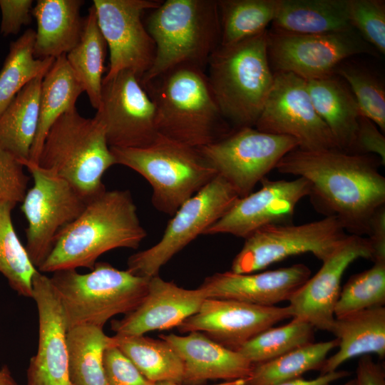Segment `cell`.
<instances>
[{
    "instance_id": "38",
    "label": "cell",
    "mask_w": 385,
    "mask_h": 385,
    "mask_svg": "<svg viewBox=\"0 0 385 385\" xmlns=\"http://www.w3.org/2000/svg\"><path fill=\"white\" fill-rule=\"evenodd\" d=\"M334 74L349 86L359 106L361 115L373 121L385 132V87L381 78L365 66L344 61Z\"/></svg>"
},
{
    "instance_id": "46",
    "label": "cell",
    "mask_w": 385,
    "mask_h": 385,
    "mask_svg": "<svg viewBox=\"0 0 385 385\" xmlns=\"http://www.w3.org/2000/svg\"><path fill=\"white\" fill-rule=\"evenodd\" d=\"M367 237L374 250L373 262L385 260V206L379 209L373 216Z\"/></svg>"
},
{
    "instance_id": "37",
    "label": "cell",
    "mask_w": 385,
    "mask_h": 385,
    "mask_svg": "<svg viewBox=\"0 0 385 385\" xmlns=\"http://www.w3.org/2000/svg\"><path fill=\"white\" fill-rule=\"evenodd\" d=\"M292 319L285 325L272 327L260 332L237 351L255 365L273 360L314 342V327L302 319Z\"/></svg>"
},
{
    "instance_id": "10",
    "label": "cell",
    "mask_w": 385,
    "mask_h": 385,
    "mask_svg": "<svg viewBox=\"0 0 385 385\" xmlns=\"http://www.w3.org/2000/svg\"><path fill=\"white\" fill-rule=\"evenodd\" d=\"M298 145L293 138L245 127L197 149L217 175L243 197Z\"/></svg>"
},
{
    "instance_id": "45",
    "label": "cell",
    "mask_w": 385,
    "mask_h": 385,
    "mask_svg": "<svg viewBox=\"0 0 385 385\" xmlns=\"http://www.w3.org/2000/svg\"><path fill=\"white\" fill-rule=\"evenodd\" d=\"M354 385H385V371L370 355L361 356L356 370Z\"/></svg>"
},
{
    "instance_id": "33",
    "label": "cell",
    "mask_w": 385,
    "mask_h": 385,
    "mask_svg": "<svg viewBox=\"0 0 385 385\" xmlns=\"http://www.w3.org/2000/svg\"><path fill=\"white\" fill-rule=\"evenodd\" d=\"M337 346V339L312 342L273 360L255 364L245 385H274L301 378L309 371H320L329 353Z\"/></svg>"
},
{
    "instance_id": "20",
    "label": "cell",
    "mask_w": 385,
    "mask_h": 385,
    "mask_svg": "<svg viewBox=\"0 0 385 385\" xmlns=\"http://www.w3.org/2000/svg\"><path fill=\"white\" fill-rule=\"evenodd\" d=\"M32 298L38 310V343L30 359L27 385H71L64 310L50 277L39 271L33 278Z\"/></svg>"
},
{
    "instance_id": "24",
    "label": "cell",
    "mask_w": 385,
    "mask_h": 385,
    "mask_svg": "<svg viewBox=\"0 0 385 385\" xmlns=\"http://www.w3.org/2000/svg\"><path fill=\"white\" fill-rule=\"evenodd\" d=\"M339 349L327 358L321 374L337 371L345 361L374 354L385 357V307H379L336 317L331 332Z\"/></svg>"
},
{
    "instance_id": "18",
    "label": "cell",
    "mask_w": 385,
    "mask_h": 385,
    "mask_svg": "<svg viewBox=\"0 0 385 385\" xmlns=\"http://www.w3.org/2000/svg\"><path fill=\"white\" fill-rule=\"evenodd\" d=\"M288 318H292L289 306L264 307L206 298L178 329L181 333L202 332L225 347L237 351L260 332Z\"/></svg>"
},
{
    "instance_id": "50",
    "label": "cell",
    "mask_w": 385,
    "mask_h": 385,
    "mask_svg": "<svg viewBox=\"0 0 385 385\" xmlns=\"http://www.w3.org/2000/svg\"><path fill=\"white\" fill-rule=\"evenodd\" d=\"M342 385H354V379L349 380V381L346 382L345 384Z\"/></svg>"
},
{
    "instance_id": "16",
    "label": "cell",
    "mask_w": 385,
    "mask_h": 385,
    "mask_svg": "<svg viewBox=\"0 0 385 385\" xmlns=\"http://www.w3.org/2000/svg\"><path fill=\"white\" fill-rule=\"evenodd\" d=\"M162 1L94 0L98 24L110 52L108 79L121 71L133 73L141 81L151 68L155 43L142 20L146 10Z\"/></svg>"
},
{
    "instance_id": "48",
    "label": "cell",
    "mask_w": 385,
    "mask_h": 385,
    "mask_svg": "<svg viewBox=\"0 0 385 385\" xmlns=\"http://www.w3.org/2000/svg\"><path fill=\"white\" fill-rule=\"evenodd\" d=\"M0 385H17L6 366L0 370Z\"/></svg>"
},
{
    "instance_id": "26",
    "label": "cell",
    "mask_w": 385,
    "mask_h": 385,
    "mask_svg": "<svg viewBox=\"0 0 385 385\" xmlns=\"http://www.w3.org/2000/svg\"><path fill=\"white\" fill-rule=\"evenodd\" d=\"M306 81L313 106L337 148L352 153L361 113L349 86L336 74Z\"/></svg>"
},
{
    "instance_id": "23",
    "label": "cell",
    "mask_w": 385,
    "mask_h": 385,
    "mask_svg": "<svg viewBox=\"0 0 385 385\" xmlns=\"http://www.w3.org/2000/svg\"><path fill=\"white\" fill-rule=\"evenodd\" d=\"M160 339L170 344L182 359L184 384L247 379L254 366L239 351L225 347L200 332L186 336L161 334Z\"/></svg>"
},
{
    "instance_id": "19",
    "label": "cell",
    "mask_w": 385,
    "mask_h": 385,
    "mask_svg": "<svg viewBox=\"0 0 385 385\" xmlns=\"http://www.w3.org/2000/svg\"><path fill=\"white\" fill-rule=\"evenodd\" d=\"M260 183L258 190L239 197L203 235L229 234L245 239L266 226L291 224L298 202L309 195L307 181L302 178L272 180L266 177Z\"/></svg>"
},
{
    "instance_id": "13",
    "label": "cell",
    "mask_w": 385,
    "mask_h": 385,
    "mask_svg": "<svg viewBox=\"0 0 385 385\" xmlns=\"http://www.w3.org/2000/svg\"><path fill=\"white\" fill-rule=\"evenodd\" d=\"M267 50L272 70L292 73L308 81L334 75L337 67L359 54L377 51L354 29L322 34L267 33Z\"/></svg>"
},
{
    "instance_id": "17",
    "label": "cell",
    "mask_w": 385,
    "mask_h": 385,
    "mask_svg": "<svg viewBox=\"0 0 385 385\" xmlns=\"http://www.w3.org/2000/svg\"><path fill=\"white\" fill-rule=\"evenodd\" d=\"M359 258L373 261L371 242L368 237L348 235L322 262L319 271L292 296L288 306L292 318L302 319L314 329L331 332L342 277L349 266Z\"/></svg>"
},
{
    "instance_id": "9",
    "label": "cell",
    "mask_w": 385,
    "mask_h": 385,
    "mask_svg": "<svg viewBox=\"0 0 385 385\" xmlns=\"http://www.w3.org/2000/svg\"><path fill=\"white\" fill-rule=\"evenodd\" d=\"M238 198L230 185L217 175L178 208L155 245L128 257L127 270L148 278L158 275L164 265L198 235H203Z\"/></svg>"
},
{
    "instance_id": "7",
    "label": "cell",
    "mask_w": 385,
    "mask_h": 385,
    "mask_svg": "<svg viewBox=\"0 0 385 385\" xmlns=\"http://www.w3.org/2000/svg\"><path fill=\"white\" fill-rule=\"evenodd\" d=\"M110 148L115 164L149 183L153 205L171 216L217 175L197 148L162 135L146 147Z\"/></svg>"
},
{
    "instance_id": "34",
    "label": "cell",
    "mask_w": 385,
    "mask_h": 385,
    "mask_svg": "<svg viewBox=\"0 0 385 385\" xmlns=\"http://www.w3.org/2000/svg\"><path fill=\"white\" fill-rule=\"evenodd\" d=\"M35 34L34 30L28 29L10 44L0 71V115L25 85L44 76L55 60L34 56Z\"/></svg>"
},
{
    "instance_id": "5",
    "label": "cell",
    "mask_w": 385,
    "mask_h": 385,
    "mask_svg": "<svg viewBox=\"0 0 385 385\" xmlns=\"http://www.w3.org/2000/svg\"><path fill=\"white\" fill-rule=\"evenodd\" d=\"M267 30L210 56L209 83L225 119L234 129L255 127L272 88L274 72L268 60Z\"/></svg>"
},
{
    "instance_id": "22",
    "label": "cell",
    "mask_w": 385,
    "mask_h": 385,
    "mask_svg": "<svg viewBox=\"0 0 385 385\" xmlns=\"http://www.w3.org/2000/svg\"><path fill=\"white\" fill-rule=\"evenodd\" d=\"M310 275V269L304 264L247 274L227 271L207 277L200 288L206 298L272 307L289 301Z\"/></svg>"
},
{
    "instance_id": "30",
    "label": "cell",
    "mask_w": 385,
    "mask_h": 385,
    "mask_svg": "<svg viewBox=\"0 0 385 385\" xmlns=\"http://www.w3.org/2000/svg\"><path fill=\"white\" fill-rule=\"evenodd\" d=\"M111 344L118 348L148 380L153 383L173 381L183 384V361L164 340L144 335L115 334L111 337Z\"/></svg>"
},
{
    "instance_id": "4",
    "label": "cell",
    "mask_w": 385,
    "mask_h": 385,
    "mask_svg": "<svg viewBox=\"0 0 385 385\" xmlns=\"http://www.w3.org/2000/svg\"><path fill=\"white\" fill-rule=\"evenodd\" d=\"M155 43V56L143 84L180 66L204 70L221 41V27L215 0H168L144 22Z\"/></svg>"
},
{
    "instance_id": "27",
    "label": "cell",
    "mask_w": 385,
    "mask_h": 385,
    "mask_svg": "<svg viewBox=\"0 0 385 385\" xmlns=\"http://www.w3.org/2000/svg\"><path fill=\"white\" fill-rule=\"evenodd\" d=\"M351 29L348 0H279L271 30L292 34H322Z\"/></svg>"
},
{
    "instance_id": "21",
    "label": "cell",
    "mask_w": 385,
    "mask_h": 385,
    "mask_svg": "<svg viewBox=\"0 0 385 385\" xmlns=\"http://www.w3.org/2000/svg\"><path fill=\"white\" fill-rule=\"evenodd\" d=\"M206 299L201 288L188 289L158 275L150 278L148 290L137 307L111 322L117 335L139 336L178 327L195 314Z\"/></svg>"
},
{
    "instance_id": "14",
    "label": "cell",
    "mask_w": 385,
    "mask_h": 385,
    "mask_svg": "<svg viewBox=\"0 0 385 385\" xmlns=\"http://www.w3.org/2000/svg\"><path fill=\"white\" fill-rule=\"evenodd\" d=\"M255 128L293 138L304 150L338 148L313 106L306 80L292 73H274L272 88Z\"/></svg>"
},
{
    "instance_id": "29",
    "label": "cell",
    "mask_w": 385,
    "mask_h": 385,
    "mask_svg": "<svg viewBox=\"0 0 385 385\" xmlns=\"http://www.w3.org/2000/svg\"><path fill=\"white\" fill-rule=\"evenodd\" d=\"M43 78L25 85L0 115V145L21 160H29L37 133Z\"/></svg>"
},
{
    "instance_id": "41",
    "label": "cell",
    "mask_w": 385,
    "mask_h": 385,
    "mask_svg": "<svg viewBox=\"0 0 385 385\" xmlns=\"http://www.w3.org/2000/svg\"><path fill=\"white\" fill-rule=\"evenodd\" d=\"M24 168L20 159L0 145V202H23L29 181Z\"/></svg>"
},
{
    "instance_id": "47",
    "label": "cell",
    "mask_w": 385,
    "mask_h": 385,
    "mask_svg": "<svg viewBox=\"0 0 385 385\" xmlns=\"http://www.w3.org/2000/svg\"><path fill=\"white\" fill-rule=\"evenodd\" d=\"M349 374L346 371L337 370L333 372L320 374V376L312 379H305L301 377L292 381L274 385H331L335 381L347 376Z\"/></svg>"
},
{
    "instance_id": "49",
    "label": "cell",
    "mask_w": 385,
    "mask_h": 385,
    "mask_svg": "<svg viewBox=\"0 0 385 385\" xmlns=\"http://www.w3.org/2000/svg\"><path fill=\"white\" fill-rule=\"evenodd\" d=\"M246 379H237L234 381H224L222 383L212 384V385H245ZM155 385H188V384H184L181 383H177L173 381H162V382H158L155 383Z\"/></svg>"
},
{
    "instance_id": "28",
    "label": "cell",
    "mask_w": 385,
    "mask_h": 385,
    "mask_svg": "<svg viewBox=\"0 0 385 385\" xmlns=\"http://www.w3.org/2000/svg\"><path fill=\"white\" fill-rule=\"evenodd\" d=\"M83 88L71 68L66 55L55 58L43 76L39 101L38 126L29 160L37 163L46 135L53 123L76 107Z\"/></svg>"
},
{
    "instance_id": "32",
    "label": "cell",
    "mask_w": 385,
    "mask_h": 385,
    "mask_svg": "<svg viewBox=\"0 0 385 385\" xmlns=\"http://www.w3.org/2000/svg\"><path fill=\"white\" fill-rule=\"evenodd\" d=\"M111 337L102 327L81 325L68 329V377L71 385H108L103 354Z\"/></svg>"
},
{
    "instance_id": "36",
    "label": "cell",
    "mask_w": 385,
    "mask_h": 385,
    "mask_svg": "<svg viewBox=\"0 0 385 385\" xmlns=\"http://www.w3.org/2000/svg\"><path fill=\"white\" fill-rule=\"evenodd\" d=\"M16 205L0 202V274L18 294L32 298L33 278L38 270L13 225L11 212Z\"/></svg>"
},
{
    "instance_id": "3",
    "label": "cell",
    "mask_w": 385,
    "mask_h": 385,
    "mask_svg": "<svg viewBox=\"0 0 385 385\" xmlns=\"http://www.w3.org/2000/svg\"><path fill=\"white\" fill-rule=\"evenodd\" d=\"M142 86L155 104L160 135L198 148L232 130L219 108L205 70L180 66Z\"/></svg>"
},
{
    "instance_id": "31",
    "label": "cell",
    "mask_w": 385,
    "mask_h": 385,
    "mask_svg": "<svg viewBox=\"0 0 385 385\" xmlns=\"http://www.w3.org/2000/svg\"><path fill=\"white\" fill-rule=\"evenodd\" d=\"M107 43L98 24L92 5L83 19L81 38L66 54V59L86 93L91 106L99 108Z\"/></svg>"
},
{
    "instance_id": "12",
    "label": "cell",
    "mask_w": 385,
    "mask_h": 385,
    "mask_svg": "<svg viewBox=\"0 0 385 385\" xmlns=\"http://www.w3.org/2000/svg\"><path fill=\"white\" fill-rule=\"evenodd\" d=\"M334 217L302 225H272L245 239L231 265L233 272L247 274L265 269L289 257L311 253L323 262L348 235Z\"/></svg>"
},
{
    "instance_id": "39",
    "label": "cell",
    "mask_w": 385,
    "mask_h": 385,
    "mask_svg": "<svg viewBox=\"0 0 385 385\" xmlns=\"http://www.w3.org/2000/svg\"><path fill=\"white\" fill-rule=\"evenodd\" d=\"M384 304L385 260H376L369 269L351 276L341 289L334 317L384 307Z\"/></svg>"
},
{
    "instance_id": "43",
    "label": "cell",
    "mask_w": 385,
    "mask_h": 385,
    "mask_svg": "<svg viewBox=\"0 0 385 385\" xmlns=\"http://www.w3.org/2000/svg\"><path fill=\"white\" fill-rule=\"evenodd\" d=\"M352 153L371 154L385 163V137L378 126L369 118L360 115Z\"/></svg>"
},
{
    "instance_id": "44",
    "label": "cell",
    "mask_w": 385,
    "mask_h": 385,
    "mask_svg": "<svg viewBox=\"0 0 385 385\" xmlns=\"http://www.w3.org/2000/svg\"><path fill=\"white\" fill-rule=\"evenodd\" d=\"M33 2L31 0H0L2 35L17 34L22 26L30 24Z\"/></svg>"
},
{
    "instance_id": "40",
    "label": "cell",
    "mask_w": 385,
    "mask_h": 385,
    "mask_svg": "<svg viewBox=\"0 0 385 385\" xmlns=\"http://www.w3.org/2000/svg\"><path fill=\"white\" fill-rule=\"evenodd\" d=\"M351 27L381 54L385 53V1L348 0Z\"/></svg>"
},
{
    "instance_id": "11",
    "label": "cell",
    "mask_w": 385,
    "mask_h": 385,
    "mask_svg": "<svg viewBox=\"0 0 385 385\" xmlns=\"http://www.w3.org/2000/svg\"><path fill=\"white\" fill-rule=\"evenodd\" d=\"M21 161L34 180L21 210L28 222L25 247L38 269L51 252L59 232L81 214L88 200L52 172L29 160Z\"/></svg>"
},
{
    "instance_id": "2",
    "label": "cell",
    "mask_w": 385,
    "mask_h": 385,
    "mask_svg": "<svg viewBox=\"0 0 385 385\" xmlns=\"http://www.w3.org/2000/svg\"><path fill=\"white\" fill-rule=\"evenodd\" d=\"M147 235L128 190H104L88 200L81 214L58 234L40 272L86 267L117 248L137 249Z\"/></svg>"
},
{
    "instance_id": "25",
    "label": "cell",
    "mask_w": 385,
    "mask_h": 385,
    "mask_svg": "<svg viewBox=\"0 0 385 385\" xmlns=\"http://www.w3.org/2000/svg\"><path fill=\"white\" fill-rule=\"evenodd\" d=\"M81 0H38L31 14L37 24L34 46L37 58L67 54L79 41L83 26Z\"/></svg>"
},
{
    "instance_id": "42",
    "label": "cell",
    "mask_w": 385,
    "mask_h": 385,
    "mask_svg": "<svg viewBox=\"0 0 385 385\" xmlns=\"http://www.w3.org/2000/svg\"><path fill=\"white\" fill-rule=\"evenodd\" d=\"M103 369L108 385H155L118 348L112 344L104 351Z\"/></svg>"
},
{
    "instance_id": "1",
    "label": "cell",
    "mask_w": 385,
    "mask_h": 385,
    "mask_svg": "<svg viewBox=\"0 0 385 385\" xmlns=\"http://www.w3.org/2000/svg\"><path fill=\"white\" fill-rule=\"evenodd\" d=\"M380 159L338 148L304 150L296 148L277 163L281 173L302 178L314 209L334 217L349 235L368 236L371 220L385 206V178Z\"/></svg>"
},
{
    "instance_id": "6",
    "label": "cell",
    "mask_w": 385,
    "mask_h": 385,
    "mask_svg": "<svg viewBox=\"0 0 385 385\" xmlns=\"http://www.w3.org/2000/svg\"><path fill=\"white\" fill-rule=\"evenodd\" d=\"M38 165L67 181L88 200L106 190L102 178L115 160L103 123L95 116H82L74 107L50 128Z\"/></svg>"
},
{
    "instance_id": "8",
    "label": "cell",
    "mask_w": 385,
    "mask_h": 385,
    "mask_svg": "<svg viewBox=\"0 0 385 385\" xmlns=\"http://www.w3.org/2000/svg\"><path fill=\"white\" fill-rule=\"evenodd\" d=\"M50 280L60 298L68 329L81 325L103 327L113 317L134 310L145 295L150 278L97 262L88 273L53 272Z\"/></svg>"
},
{
    "instance_id": "35",
    "label": "cell",
    "mask_w": 385,
    "mask_h": 385,
    "mask_svg": "<svg viewBox=\"0 0 385 385\" xmlns=\"http://www.w3.org/2000/svg\"><path fill=\"white\" fill-rule=\"evenodd\" d=\"M279 0H219L220 45L242 41L267 30L277 12Z\"/></svg>"
},
{
    "instance_id": "15",
    "label": "cell",
    "mask_w": 385,
    "mask_h": 385,
    "mask_svg": "<svg viewBox=\"0 0 385 385\" xmlns=\"http://www.w3.org/2000/svg\"><path fill=\"white\" fill-rule=\"evenodd\" d=\"M95 117L104 125L111 148H143L160 135L155 104L140 80L128 70L103 78Z\"/></svg>"
}]
</instances>
